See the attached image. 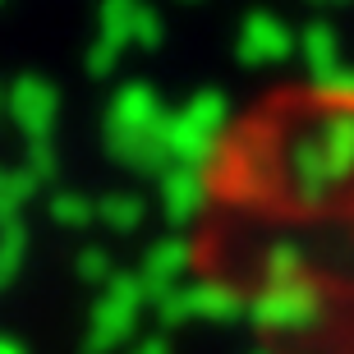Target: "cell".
I'll list each match as a JSON object with an SVG mask.
<instances>
[{"instance_id": "6da1fadb", "label": "cell", "mask_w": 354, "mask_h": 354, "mask_svg": "<svg viewBox=\"0 0 354 354\" xmlns=\"http://www.w3.org/2000/svg\"><path fill=\"white\" fill-rule=\"evenodd\" d=\"M152 299L147 295L143 272H115L106 281L102 299L92 308V327L88 341H83V354H111L133 336V322H138V308Z\"/></svg>"}, {"instance_id": "7a4b0ae2", "label": "cell", "mask_w": 354, "mask_h": 354, "mask_svg": "<svg viewBox=\"0 0 354 354\" xmlns=\"http://www.w3.org/2000/svg\"><path fill=\"white\" fill-rule=\"evenodd\" d=\"M5 111H10V120L19 124L24 138H51V124L60 115V92L41 74H24L5 92Z\"/></svg>"}, {"instance_id": "3957f363", "label": "cell", "mask_w": 354, "mask_h": 354, "mask_svg": "<svg viewBox=\"0 0 354 354\" xmlns=\"http://www.w3.org/2000/svg\"><path fill=\"white\" fill-rule=\"evenodd\" d=\"M239 313V299L230 286H216V281H198V286L171 290L157 299V317L166 327H180L189 317H212V322H230Z\"/></svg>"}, {"instance_id": "277c9868", "label": "cell", "mask_w": 354, "mask_h": 354, "mask_svg": "<svg viewBox=\"0 0 354 354\" xmlns=\"http://www.w3.org/2000/svg\"><path fill=\"white\" fill-rule=\"evenodd\" d=\"M161 120H166L161 97L138 79L120 83V92L106 106V133H143V129H157Z\"/></svg>"}, {"instance_id": "5b68a950", "label": "cell", "mask_w": 354, "mask_h": 354, "mask_svg": "<svg viewBox=\"0 0 354 354\" xmlns=\"http://www.w3.org/2000/svg\"><path fill=\"white\" fill-rule=\"evenodd\" d=\"M106 152L124 166V171L138 175H166L171 171V147H166V133L143 129V133H106Z\"/></svg>"}, {"instance_id": "8992f818", "label": "cell", "mask_w": 354, "mask_h": 354, "mask_svg": "<svg viewBox=\"0 0 354 354\" xmlns=\"http://www.w3.org/2000/svg\"><path fill=\"white\" fill-rule=\"evenodd\" d=\"M161 207L171 225H189L198 212L207 207V180L198 166H171L161 175Z\"/></svg>"}, {"instance_id": "52a82bcc", "label": "cell", "mask_w": 354, "mask_h": 354, "mask_svg": "<svg viewBox=\"0 0 354 354\" xmlns=\"http://www.w3.org/2000/svg\"><path fill=\"white\" fill-rule=\"evenodd\" d=\"M313 308H317V299L304 286H272L267 295H258L253 317L272 331H286V327H304L313 317Z\"/></svg>"}, {"instance_id": "ba28073f", "label": "cell", "mask_w": 354, "mask_h": 354, "mask_svg": "<svg viewBox=\"0 0 354 354\" xmlns=\"http://www.w3.org/2000/svg\"><path fill=\"white\" fill-rule=\"evenodd\" d=\"M184 272H189V244H184V239H161V244H152L147 258H143V281H147L152 304H157L161 295H171Z\"/></svg>"}, {"instance_id": "9c48e42d", "label": "cell", "mask_w": 354, "mask_h": 354, "mask_svg": "<svg viewBox=\"0 0 354 354\" xmlns=\"http://www.w3.org/2000/svg\"><path fill=\"white\" fill-rule=\"evenodd\" d=\"M138 10L143 0H102L97 10V37L111 41V46H133V24H138Z\"/></svg>"}, {"instance_id": "30bf717a", "label": "cell", "mask_w": 354, "mask_h": 354, "mask_svg": "<svg viewBox=\"0 0 354 354\" xmlns=\"http://www.w3.org/2000/svg\"><path fill=\"white\" fill-rule=\"evenodd\" d=\"M147 207L138 194H106L102 203H97V221L111 225V230H120V235H133L138 225H143Z\"/></svg>"}, {"instance_id": "8fae6325", "label": "cell", "mask_w": 354, "mask_h": 354, "mask_svg": "<svg viewBox=\"0 0 354 354\" xmlns=\"http://www.w3.org/2000/svg\"><path fill=\"white\" fill-rule=\"evenodd\" d=\"M37 189H41V180L28 171V166H19V171H0V225L14 221Z\"/></svg>"}, {"instance_id": "7c38bea8", "label": "cell", "mask_w": 354, "mask_h": 354, "mask_svg": "<svg viewBox=\"0 0 354 354\" xmlns=\"http://www.w3.org/2000/svg\"><path fill=\"white\" fill-rule=\"evenodd\" d=\"M24 258H28V221L14 216V221L0 225V286L14 281V272L24 267Z\"/></svg>"}, {"instance_id": "4fadbf2b", "label": "cell", "mask_w": 354, "mask_h": 354, "mask_svg": "<svg viewBox=\"0 0 354 354\" xmlns=\"http://www.w3.org/2000/svg\"><path fill=\"white\" fill-rule=\"evenodd\" d=\"M51 221L55 225H65V230H83V225H92L97 221V203L92 198H83V194H55L51 198Z\"/></svg>"}, {"instance_id": "5bb4252c", "label": "cell", "mask_w": 354, "mask_h": 354, "mask_svg": "<svg viewBox=\"0 0 354 354\" xmlns=\"http://www.w3.org/2000/svg\"><path fill=\"white\" fill-rule=\"evenodd\" d=\"M74 276H79L83 286L106 290V281L115 276V263H111V253H106V249L88 244V249H79V258H74Z\"/></svg>"}, {"instance_id": "9a60e30c", "label": "cell", "mask_w": 354, "mask_h": 354, "mask_svg": "<svg viewBox=\"0 0 354 354\" xmlns=\"http://www.w3.org/2000/svg\"><path fill=\"white\" fill-rule=\"evenodd\" d=\"M184 115L194 120L198 129L221 133V124H225V97H221V92H198L194 102L184 106Z\"/></svg>"}, {"instance_id": "2e32d148", "label": "cell", "mask_w": 354, "mask_h": 354, "mask_svg": "<svg viewBox=\"0 0 354 354\" xmlns=\"http://www.w3.org/2000/svg\"><path fill=\"white\" fill-rule=\"evenodd\" d=\"M24 166H28L32 175H37L41 184L55 180V166H60V161H55L51 138H28V143H24Z\"/></svg>"}, {"instance_id": "e0dca14e", "label": "cell", "mask_w": 354, "mask_h": 354, "mask_svg": "<svg viewBox=\"0 0 354 354\" xmlns=\"http://www.w3.org/2000/svg\"><path fill=\"white\" fill-rule=\"evenodd\" d=\"M115 65H120V46H111V41H92L88 46V74L92 79H106V74H115Z\"/></svg>"}, {"instance_id": "ac0fdd59", "label": "cell", "mask_w": 354, "mask_h": 354, "mask_svg": "<svg viewBox=\"0 0 354 354\" xmlns=\"http://www.w3.org/2000/svg\"><path fill=\"white\" fill-rule=\"evenodd\" d=\"M161 41V19L152 5H143L138 10V24H133V46H157Z\"/></svg>"}, {"instance_id": "d6986e66", "label": "cell", "mask_w": 354, "mask_h": 354, "mask_svg": "<svg viewBox=\"0 0 354 354\" xmlns=\"http://www.w3.org/2000/svg\"><path fill=\"white\" fill-rule=\"evenodd\" d=\"M244 51H249V55H263V51H272V28H267V24H253V37L244 41Z\"/></svg>"}, {"instance_id": "ffe728a7", "label": "cell", "mask_w": 354, "mask_h": 354, "mask_svg": "<svg viewBox=\"0 0 354 354\" xmlns=\"http://www.w3.org/2000/svg\"><path fill=\"white\" fill-rule=\"evenodd\" d=\"M129 354H171V345H166V336H143Z\"/></svg>"}, {"instance_id": "44dd1931", "label": "cell", "mask_w": 354, "mask_h": 354, "mask_svg": "<svg viewBox=\"0 0 354 354\" xmlns=\"http://www.w3.org/2000/svg\"><path fill=\"white\" fill-rule=\"evenodd\" d=\"M0 354H28L19 341H10V336H0Z\"/></svg>"}, {"instance_id": "7402d4cb", "label": "cell", "mask_w": 354, "mask_h": 354, "mask_svg": "<svg viewBox=\"0 0 354 354\" xmlns=\"http://www.w3.org/2000/svg\"><path fill=\"white\" fill-rule=\"evenodd\" d=\"M0 290H5V286H0Z\"/></svg>"}]
</instances>
